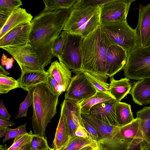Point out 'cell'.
Returning <instances> with one entry per match:
<instances>
[{"mask_svg": "<svg viewBox=\"0 0 150 150\" xmlns=\"http://www.w3.org/2000/svg\"><path fill=\"white\" fill-rule=\"evenodd\" d=\"M70 10L42 11L31 21L29 44L38 55L43 68L51 62L53 57L52 52L53 44L63 30Z\"/></svg>", "mask_w": 150, "mask_h": 150, "instance_id": "obj_1", "label": "cell"}, {"mask_svg": "<svg viewBox=\"0 0 150 150\" xmlns=\"http://www.w3.org/2000/svg\"><path fill=\"white\" fill-rule=\"evenodd\" d=\"M112 44L100 25L87 36L82 38L80 45L81 71L107 81L108 77L106 73L105 57L108 48Z\"/></svg>", "mask_w": 150, "mask_h": 150, "instance_id": "obj_2", "label": "cell"}, {"mask_svg": "<svg viewBox=\"0 0 150 150\" xmlns=\"http://www.w3.org/2000/svg\"><path fill=\"white\" fill-rule=\"evenodd\" d=\"M26 91L29 93L32 102V123L34 134L45 137L48 124L57 113L59 96L54 94L45 83L30 87Z\"/></svg>", "mask_w": 150, "mask_h": 150, "instance_id": "obj_3", "label": "cell"}, {"mask_svg": "<svg viewBox=\"0 0 150 150\" xmlns=\"http://www.w3.org/2000/svg\"><path fill=\"white\" fill-rule=\"evenodd\" d=\"M99 5H83L78 0L70 9L62 30L85 38L100 25Z\"/></svg>", "mask_w": 150, "mask_h": 150, "instance_id": "obj_4", "label": "cell"}, {"mask_svg": "<svg viewBox=\"0 0 150 150\" xmlns=\"http://www.w3.org/2000/svg\"><path fill=\"white\" fill-rule=\"evenodd\" d=\"M100 26L112 44L121 47L128 53L138 46L135 29L129 26L127 20L104 24Z\"/></svg>", "mask_w": 150, "mask_h": 150, "instance_id": "obj_5", "label": "cell"}, {"mask_svg": "<svg viewBox=\"0 0 150 150\" xmlns=\"http://www.w3.org/2000/svg\"><path fill=\"white\" fill-rule=\"evenodd\" d=\"M123 70L124 76L129 79L138 80L150 77V49L138 46L128 53Z\"/></svg>", "mask_w": 150, "mask_h": 150, "instance_id": "obj_6", "label": "cell"}, {"mask_svg": "<svg viewBox=\"0 0 150 150\" xmlns=\"http://www.w3.org/2000/svg\"><path fill=\"white\" fill-rule=\"evenodd\" d=\"M1 48L13 57L19 66L21 73L45 70L41 66L38 55L29 44Z\"/></svg>", "mask_w": 150, "mask_h": 150, "instance_id": "obj_7", "label": "cell"}, {"mask_svg": "<svg viewBox=\"0 0 150 150\" xmlns=\"http://www.w3.org/2000/svg\"><path fill=\"white\" fill-rule=\"evenodd\" d=\"M81 35L68 33L61 57H58L68 69L74 72L81 71L82 60L80 50Z\"/></svg>", "mask_w": 150, "mask_h": 150, "instance_id": "obj_8", "label": "cell"}, {"mask_svg": "<svg viewBox=\"0 0 150 150\" xmlns=\"http://www.w3.org/2000/svg\"><path fill=\"white\" fill-rule=\"evenodd\" d=\"M134 0H110L100 6V25L127 21L131 4Z\"/></svg>", "mask_w": 150, "mask_h": 150, "instance_id": "obj_9", "label": "cell"}, {"mask_svg": "<svg viewBox=\"0 0 150 150\" xmlns=\"http://www.w3.org/2000/svg\"><path fill=\"white\" fill-rule=\"evenodd\" d=\"M96 91L86 77L84 72L76 73L65 94V99L80 103L94 95Z\"/></svg>", "mask_w": 150, "mask_h": 150, "instance_id": "obj_10", "label": "cell"}, {"mask_svg": "<svg viewBox=\"0 0 150 150\" xmlns=\"http://www.w3.org/2000/svg\"><path fill=\"white\" fill-rule=\"evenodd\" d=\"M128 52L121 47L112 44L108 47L105 57L107 76L110 78L124 69L127 62Z\"/></svg>", "mask_w": 150, "mask_h": 150, "instance_id": "obj_11", "label": "cell"}, {"mask_svg": "<svg viewBox=\"0 0 150 150\" xmlns=\"http://www.w3.org/2000/svg\"><path fill=\"white\" fill-rule=\"evenodd\" d=\"M31 22L22 23L8 31L0 38V47L29 44Z\"/></svg>", "mask_w": 150, "mask_h": 150, "instance_id": "obj_12", "label": "cell"}, {"mask_svg": "<svg viewBox=\"0 0 150 150\" xmlns=\"http://www.w3.org/2000/svg\"><path fill=\"white\" fill-rule=\"evenodd\" d=\"M144 141L142 139L114 136L101 139L97 143L101 150H140L141 144Z\"/></svg>", "mask_w": 150, "mask_h": 150, "instance_id": "obj_13", "label": "cell"}, {"mask_svg": "<svg viewBox=\"0 0 150 150\" xmlns=\"http://www.w3.org/2000/svg\"><path fill=\"white\" fill-rule=\"evenodd\" d=\"M135 29L138 46L147 47L150 44V3L145 6L139 4L138 22Z\"/></svg>", "mask_w": 150, "mask_h": 150, "instance_id": "obj_14", "label": "cell"}, {"mask_svg": "<svg viewBox=\"0 0 150 150\" xmlns=\"http://www.w3.org/2000/svg\"><path fill=\"white\" fill-rule=\"evenodd\" d=\"M117 101L112 98L97 104L91 108L89 114L101 121L118 127L115 113Z\"/></svg>", "mask_w": 150, "mask_h": 150, "instance_id": "obj_15", "label": "cell"}, {"mask_svg": "<svg viewBox=\"0 0 150 150\" xmlns=\"http://www.w3.org/2000/svg\"><path fill=\"white\" fill-rule=\"evenodd\" d=\"M129 93L135 103L139 105L150 104V77L134 82Z\"/></svg>", "mask_w": 150, "mask_h": 150, "instance_id": "obj_16", "label": "cell"}, {"mask_svg": "<svg viewBox=\"0 0 150 150\" xmlns=\"http://www.w3.org/2000/svg\"><path fill=\"white\" fill-rule=\"evenodd\" d=\"M47 71L56 79L64 92L67 91L72 78L69 69L62 62L56 60L52 63Z\"/></svg>", "mask_w": 150, "mask_h": 150, "instance_id": "obj_17", "label": "cell"}, {"mask_svg": "<svg viewBox=\"0 0 150 150\" xmlns=\"http://www.w3.org/2000/svg\"><path fill=\"white\" fill-rule=\"evenodd\" d=\"M32 16L28 13L25 9L19 8L13 10L7 22L0 30V38L6 33L20 24L27 22H31Z\"/></svg>", "mask_w": 150, "mask_h": 150, "instance_id": "obj_18", "label": "cell"}, {"mask_svg": "<svg viewBox=\"0 0 150 150\" xmlns=\"http://www.w3.org/2000/svg\"><path fill=\"white\" fill-rule=\"evenodd\" d=\"M81 115L82 118L95 128L101 139L113 137L119 132L120 127L111 125L96 119L90 114L81 113Z\"/></svg>", "mask_w": 150, "mask_h": 150, "instance_id": "obj_19", "label": "cell"}, {"mask_svg": "<svg viewBox=\"0 0 150 150\" xmlns=\"http://www.w3.org/2000/svg\"><path fill=\"white\" fill-rule=\"evenodd\" d=\"M48 73L45 70L30 71L21 73L17 80L20 88L26 90L36 85L46 83Z\"/></svg>", "mask_w": 150, "mask_h": 150, "instance_id": "obj_20", "label": "cell"}, {"mask_svg": "<svg viewBox=\"0 0 150 150\" xmlns=\"http://www.w3.org/2000/svg\"><path fill=\"white\" fill-rule=\"evenodd\" d=\"M109 91L110 94L117 101H120L129 93L132 84L129 79L125 77L115 80L112 77L110 79Z\"/></svg>", "mask_w": 150, "mask_h": 150, "instance_id": "obj_21", "label": "cell"}, {"mask_svg": "<svg viewBox=\"0 0 150 150\" xmlns=\"http://www.w3.org/2000/svg\"><path fill=\"white\" fill-rule=\"evenodd\" d=\"M65 119L61 112L60 117L56 129L52 146L55 150H60L71 139Z\"/></svg>", "mask_w": 150, "mask_h": 150, "instance_id": "obj_22", "label": "cell"}, {"mask_svg": "<svg viewBox=\"0 0 150 150\" xmlns=\"http://www.w3.org/2000/svg\"><path fill=\"white\" fill-rule=\"evenodd\" d=\"M115 113L119 127H122L132 122L134 119L130 105L125 103L117 101Z\"/></svg>", "mask_w": 150, "mask_h": 150, "instance_id": "obj_23", "label": "cell"}, {"mask_svg": "<svg viewBox=\"0 0 150 150\" xmlns=\"http://www.w3.org/2000/svg\"><path fill=\"white\" fill-rule=\"evenodd\" d=\"M140 120L136 118L131 123L120 127L118 132L115 136L120 137L142 139L143 136L139 125Z\"/></svg>", "mask_w": 150, "mask_h": 150, "instance_id": "obj_24", "label": "cell"}, {"mask_svg": "<svg viewBox=\"0 0 150 150\" xmlns=\"http://www.w3.org/2000/svg\"><path fill=\"white\" fill-rule=\"evenodd\" d=\"M136 114V118L140 120L139 125L144 140L150 143V106L144 107Z\"/></svg>", "mask_w": 150, "mask_h": 150, "instance_id": "obj_25", "label": "cell"}, {"mask_svg": "<svg viewBox=\"0 0 150 150\" xmlns=\"http://www.w3.org/2000/svg\"><path fill=\"white\" fill-rule=\"evenodd\" d=\"M114 98L109 94L96 91L93 96L79 103L81 113L89 114L91 108L94 105L102 102Z\"/></svg>", "mask_w": 150, "mask_h": 150, "instance_id": "obj_26", "label": "cell"}, {"mask_svg": "<svg viewBox=\"0 0 150 150\" xmlns=\"http://www.w3.org/2000/svg\"><path fill=\"white\" fill-rule=\"evenodd\" d=\"M78 0H43L45 7L44 11H51L63 9H71Z\"/></svg>", "mask_w": 150, "mask_h": 150, "instance_id": "obj_27", "label": "cell"}, {"mask_svg": "<svg viewBox=\"0 0 150 150\" xmlns=\"http://www.w3.org/2000/svg\"><path fill=\"white\" fill-rule=\"evenodd\" d=\"M84 72L87 80L96 91L110 94L109 91V84L107 82V81L92 74L87 72Z\"/></svg>", "mask_w": 150, "mask_h": 150, "instance_id": "obj_28", "label": "cell"}, {"mask_svg": "<svg viewBox=\"0 0 150 150\" xmlns=\"http://www.w3.org/2000/svg\"><path fill=\"white\" fill-rule=\"evenodd\" d=\"M20 88L17 80L12 77L0 74V93L5 94L11 90Z\"/></svg>", "mask_w": 150, "mask_h": 150, "instance_id": "obj_29", "label": "cell"}, {"mask_svg": "<svg viewBox=\"0 0 150 150\" xmlns=\"http://www.w3.org/2000/svg\"><path fill=\"white\" fill-rule=\"evenodd\" d=\"M96 142L89 138L75 136L60 150H79L85 146Z\"/></svg>", "mask_w": 150, "mask_h": 150, "instance_id": "obj_30", "label": "cell"}, {"mask_svg": "<svg viewBox=\"0 0 150 150\" xmlns=\"http://www.w3.org/2000/svg\"><path fill=\"white\" fill-rule=\"evenodd\" d=\"M34 134L32 130L14 138L13 143L7 150H20L31 142Z\"/></svg>", "mask_w": 150, "mask_h": 150, "instance_id": "obj_31", "label": "cell"}, {"mask_svg": "<svg viewBox=\"0 0 150 150\" xmlns=\"http://www.w3.org/2000/svg\"><path fill=\"white\" fill-rule=\"evenodd\" d=\"M68 34L65 30L62 31L53 44L52 52L53 57L57 58L61 56L64 46Z\"/></svg>", "mask_w": 150, "mask_h": 150, "instance_id": "obj_32", "label": "cell"}, {"mask_svg": "<svg viewBox=\"0 0 150 150\" xmlns=\"http://www.w3.org/2000/svg\"><path fill=\"white\" fill-rule=\"evenodd\" d=\"M26 123H25L14 129H12L8 127H6V131L3 140V143H4L9 139L15 138L28 133L26 130Z\"/></svg>", "mask_w": 150, "mask_h": 150, "instance_id": "obj_33", "label": "cell"}, {"mask_svg": "<svg viewBox=\"0 0 150 150\" xmlns=\"http://www.w3.org/2000/svg\"><path fill=\"white\" fill-rule=\"evenodd\" d=\"M31 146L34 150L46 149L50 148L45 137L35 135L31 142Z\"/></svg>", "mask_w": 150, "mask_h": 150, "instance_id": "obj_34", "label": "cell"}, {"mask_svg": "<svg viewBox=\"0 0 150 150\" xmlns=\"http://www.w3.org/2000/svg\"><path fill=\"white\" fill-rule=\"evenodd\" d=\"M32 105L31 98L29 93L28 92L26 96L23 101L19 105L18 114L14 120L20 117H26L27 115V110L28 108Z\"/></svg>", "mask_w": 150, "mask_h": 150, "instance_id": "obj_35", "label": "cell"}, {"mask_svg": "<svg viewBox=\"0 0 150 150\" xmlns=\"http://www.w3.org/2000/svg\"><path fill=\"white\" fill-rule=\"evenodd\" d=\"M22 2L19 0H0V10L4 11H13L22 6Z\"/></svg>", "mask_w": 150, "mask_h": 150, "instance_id": "obj_36", "label": "cell"}, {"mask_svg": "<svg viewBox=\"0 0 150 150\" xmlns=\"http://www.w3.org/2000/svg\"><path fill=\"white\" fill-rule=\"evenodd\" d=\"M82 126L84 128L91 139L98 142L101 139V137L96 130L92 125L82 118Z\"/></svg>", "mask_w": 150, "mask_h": 150, "instance_id": "obj_37", "label": "cell"}, {"mask_svg": "<svg viewBox=\"0 0 150 150\" xmlns=\"http://www.w3.org/2000/svg\"><path fill=\"white\" fill-rule=\"evenodd\" d=\"M46 83L50 90L55 95L59 96L64 92L63 89L56 79L51 75L48 74Z\"/></svg>", "mask_w": 150, "mask_h": 150, "instance_id": "obj_38", "label": "cell"}, {"mask_svg": "<svg viewBox=\"0 0 150 150\" xmlns=\"http://www.w3.org/2000/svg\"><path fill=\"white\" fill-rule=\"evenodd\" d=\"M11 117V115L8 113L6 108L3 100H0V119L9 121Z\"/></svg>", "mask_w": 150, "mask_h": 150, "instance_id": "obj_39", "label": "cell"}, {"mask_svg": "<svg viewBox=\"0 0 150 150\" xmlns=\"http://www.w3.org/2000/svg\"><path fill=\"white\" fill-rule=\"evenodd\" d=\"M13 11H4L0 10V29L6 23Z\"/></svg>", "mask_w": 150, "mask_h": 150, "instance_id": "obj_40", "label": "cell"}, {"mask_svg": "<svg viewBox=\"0 0 150 150\" xmlns=\"http://www.w3.org/2000/svg\"><path fill=\"white\" fill-rule=\"evenodd\" d=\"M110 0H79V2L84 5L97 6H99L102 4L109 1Z\"/></svg>", "mask_w": 150, "mask_h": 150, "instance_id": "obj_41", "label": "cell"}, {"mask_svg": "<svg viewBox=\"0 0 150 150\" xmlns=\"http://www.w3.org/2000/svg\"><path fill=\"white\" fill-rule=\"evenodd\" d=\"M75 135L77 137L89 138L86 132L81 125H79L76 128L75 132Z\"/></svg>", "mask_w": 150, "mask_h": 150, "instance_id": "obj_42", "label": "cell"}, {"mask_svg": "<svg viewBox=\"0 0 150 150\" xmlns=\"http://www.w3.org/2000/svg\"><path fill=\"white\" fill-rule=\"evenodd\" d=\"M14 125V123L12 121H6L0 119V127H6L13 126Z\"/></svg>", "mask_w": 150, "mask_h": 150, "instance_id": "obj_43", "label": "cell"}, {"mask_svg": "<svg viewBox=\"0 0 150 150\" xmlns=\"http://www.w3.org/2000/svg\"><path fill=\"white\" fill-rule=\"evenodd\" d=\"M140 150H150V143L144 141L141 144Z\"/></svg>", "mask_w": 150, "mask_h": 150, "instance_id": "obj_44", "label": "cell"}, {"mask_svg": "<svg viewBox=\"0 0 150 150\" xmlns=\"http://www.w3.org/2000/svg\"><path fill=\"white\" fill-rule=\"evenodd\" d=\"M97 145V142H96L85 146L79 150H93V148Z\"/></svg>", "mask_w": 150, "mask_h": 150, "instance_id": "obj_45", "label": "cell"}, {"mask_svg": "<svg viewBox=\"0 0 150 150\" xmlns=\"http://www.w3.org/2000/svg\"><path fill=\"white\" fill-rule=\"evenodd\" d=\"M0 74L5 75H7L10 74L9 72L5 70L4 68L1 65H0Z\"/></svg>", "mask_w": 150, "mask_h": 150, "instance_id": "obj_46", "label": "cell"}, {"mask_svg": "<svg viewBox=\"0 0 150 150\" xmlns=\"http://www.w3.org/2000/svg\"><path fill=\"white\" fill-rule=\"evenodd\" d=\"M6 131V127H0V138L5 136Z\"/></svg>", "mask_w": 150, "mask_h": 150, "instance_id": "obj_47", "label": "cell"}, {"mask_svg": "<svg viewBox=\"0 0 150 150\" xmlns=\"http://www.w3.org/2000/svg\"><path fill=\"white\" fill-rule=\"evenodd\" d=\"M31 142L25 145L20 150H34L31 147Z\"/></svg>", "mask_w": 150, "mask_h": 150, "instance_id": "obj_48", "label": "cell"}, {"mask_svg": "<svg viewBox=\"0 0 150 150\" xmlns=\"http://www.w3.org/2000/svg\"><path fill=\"white\" fill-rule=\"evenodd\" d=\"M0 150H7V149H6V148L2 145L0 146Z\"/></svg>", "mask_w": 150, "mask_h": 150, "instance_id": "obj_49", "label": "cell"}, {"mask_svg": "<svg viewBox=\"0 0 150 150\" xmlns=\"http://www.w3.org/2000/svg\"><path fill=\"white\" fill-rule=\"evenodd\" d=\"M93 150H101V149L99 148L97 144L96 146L93 148Z\"/></svg>", "mask_w": 150, "mask_h": 150, "instance_id": "obj_50", "label": "cell"}, {"mask_svg": "<svg viewBox=\"0 0 150 150\" xmlns=\"http://www.w3.org/2000/svg\"><path fill=\"white\" fill-rule=\"evenodd\" d=\"M147 47L150 49V44Z\"/></svg>", "mask_w": 150, "mask_h": 150, "instance_id": "obj_51", "label": "cell"}, {"mask_svg": "<svg viewBox=\"0 0 150 150\" xmlns=\"http://www.w3.org/2000/svg\"><path fill=\"white\" fill-rule=\"evenodd\" d=\"M51 148H49V149H42V150H50Z\"/></svg>", "mask_w": 150, "mask_h": 150, "instance_id": "obj_52", "label": "cell"}, {"mask_svg": "<svg viewBox=\"0 0 150 150\" xmlns=\"http://www.w3.org/2000/svg\"><path fill=\"white\" fill-rule=\"evenodd\" d=\"M50 150H55L53 148H51Z\"/></svg>", "mask_w": 150, "mask_h": 150, "instance_id": "obj_53", "label": "cell"}]
</instances>
